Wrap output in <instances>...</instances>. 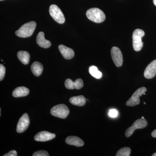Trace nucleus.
<instances>
[{
	"label": "nucleus",
	"mask_w": 156,
	"mask_h": 156,
	"mask_svg": "<svg viewBox=\"0 0 156 156\" xmlns=\"http://www.w3.org/2000/svg\"><path fill=\"white\" fill-rule=\"evenodd\" d=\"M36 26L37 23L35 21L29 22L23 25L15 32V34L20 37H28L32 35Z\"/></svg>",
	"instance_id": "nucleus-1"
},
{
	"label": "nucleus",
	"mask_w": 156,
	"mask_h": 156,
	"mask_svg": "<svg viewBox=\"0 0 156 156\" xmlns=\"http://www.w3.org/2000/svg\"><path fill=\"white\" fill-rule=\"evenodd\" d=\"M86 15L89 20L96 23L103 22L106 18L103 11L98 8H92L89 9L87 11Z\"/></svg>",
	"instance_id": "nucleus-2"
},
{
	"label": "nucleus",
	"mask_w": 156,
	"mask_h": 156,
	"mask_svg": "<svg viewBox=\"0 0 156 156\" xmlns=\"http://www.w3.org/2000/svg\"><path fill=\"white\" fill-rule=\"evenodd\" d=\"M144 32L139 29L135 30L133 32L132 36L133 47L135 51H139L142 49L143 46L142 37L144 36Z\"/></svg>",
	"instance_id": "nucleus-3"
},
{
	"label": "nucleus",
	"mask_w": 156,
	"mask_h": 156,
	"mask_svg": "<svg viewBox=\"0 0 156 156\" xmlns=\"http://www.w3.org/2000/svg\"><path fill=\"white\" fill-rule=\"evenodd\" d=\"M51 115L54 116L66 119L69 113V109L64 104H60L53 107L50 111Z\"/></svg>",
	"instance_id": "nucleus-4"
},
{
	"label": "nucleus",
	"mask_w": 156,
	"mask_h": 156,
	"mask_svg": "<svg viewBox=\"0 0 156 156\" xmlns=\"http://www.w3.org/2000/svg\"><path fill=\"white\" fill-rule=\"evenodd\" d=\"M49 12L50 16L58 23L62 24L65 21L63 13L56 5H52L50 6Z\"/></svg>",
	"instance_id": "nucleus-5"
},
{
	"label": "nucleus",
	"mask_w": 156,
	"mask_h": 156,
	"mask_svg": "<svg viewBox=\"0 0 156 156\" xmlns=\"http://www.w3.org/2000/svg\"><path fill=\"white\" fill-rule=\"evenodd\" d=\"M146 91L147 89L144 87L137 89L126 102V105L128 106H134L139 105L140 103V97L144 94Z\"/></svg>",
	"instance_id": "nucleus-6"
},
{
	"label": "nucleus",
	"mask_w": 156,
	"mask_h": 156,
	"mask_svg": "<svg viewBox=\"0 0 156 156\" xmlns=\"http://www.w3.org/2000/svg\"><path fill=\"white\" fill-rule=\"evenodd\" d=\"M147 125V121L145 119L142 118L136 120L131 127H129L126 130V137H129L132 135L136 129H142L145 128Z\"/></svg>",
	"instance_id": "nucleus-7"
},
{
	"label": "nucleus",
	"mask_w": 156,
	"mask_h": 156,
	"mask_svg": "<svg viewBox=\"0 0 156 156\" xmlns=\"http://www.w3.org/2000/svg\"><path fill=\"white\" fill-rule=\"evenodd\" d=\"M111 56L113 61L117 67H121L123 64L122 54L119 48L114 47L112 48Z\"/></svg>",
	"instance_id": "nucleus-8"
},
{
	"label": "nucleus",
	"mask_w": 156,
	"mask_h": 156,
	"mask_svg": "<svg viewBox=\"0 0 156 156\" xmlns=\"http://www.w3.org/2000/svg\"><path fill=\"white\" fill-rule=\"evenodd\" d=\"M30 123V121L28 114H24L18 121L17 127V132L21 133L25 131L28 128Z\"/></svg>",
	"instance_id": "nucleus-9"
},
{
	"label": "nucleus",
	"mask_w": 156,
	"mask_h": 156,
	"mask_svg": "<svg viewBox=\"0 0 156 156\" xmlns=\"http://www.w3.org/2000/svg\"><path fill=\"white\" fill-rule=\"evenodd\" d=\"M56 135L53 133H50L48 131H43L39 132L34 136V140L36 141H49L54 139Z\"/></svg>",
	"instance_id": "nucleus-10"
},
{
	"label": "nucleus",
	"mask_w": 156,
	"mask_h": 156,
	"mask_svg": "<svg viewBox=\"0 0 156 156\" xmlns=\"http://www.w3.org/2000/svg\"><path fill=\"white\" fill-rule=\"evenodd\" d=\"M65 86L69 89H80L84 86L83 81L81 79H77L74 82L68 79L65 82Z\"/></svg>",
	"instance_id": "nucleus-11"
},
{
	"label": "nucleus",
	"mask_w": 156,
	"mask_h": 156,
	"mask_svg": "<svg viewBox=\"0 0 156 156\" xmlns=\"http://www.w3.org/2000/svg\"><path fill=\"white\" fill-rule=\"evenodd\" d=\"M156 75V59L151 62L146 67L144 72V76L147 79H152Z\"/></svg>",
	"instance_id": "nucleus-12"
},
{
	"label": "nucleus",
	"mask_w": 156,
	"mask_h": 156,
	"mask_svg": "<svg viewBox=\"0 0 156 156\" xmlns=\"http://www.w3.org/2000/svg\"><path fill=\"white\" fill-rule=\"evenodd\" d=\"M58 48L62 55L65 59H72L74 56L75 53L73 49L63 45H59Z\"/></svg>",
	"instance_id": "nucleus-13"
},
{
	"label": "nucleus",
	"mask_w": 156,
	"mask_h": 156,
	"mask_svg": "<svg viewBox=\"0 0 156 156\" xmlns=\"http://www.w3.org/2000/svg\"><path fill=\"white\" fill-rule=\"evenodd\" d=\"M37 44L41 48H48L51 46V42L45 39L44 34L43 32H40L37 37Z\"/></svg>",
	"instance_id": "nucleus-14"
},
{
	"label": "nucleus",
	"mask_w": 156,
	"mask_h": 156,
	"mask_svg": "<svg viewBox=\"0 0 156 156\" xmlns=\"http://www.w3.org/2000/svg\"><path fill=\"white\" fill-rule=\"evenodd\" d=\"M66 142L69 145L76 147H82L84 145V141L79 137L76 136H69L66 139Z\"/></svg>",
	"instance_id": "nucleus-15"
},
{
	"label": "nucleus",
	"mask_w": 156,
	"mask_h": 156,
	"mask_svg": "<svg viewBox=\"0 0 156 156\" xmlns=\"http://www.w3.org/2000/svg\"><path fill=\"white\" fill-rule=\"evenodd\" d=\"M30 90L25 87H21L16 88L13 92L12 95L14 97H24L29 94Z\"/></svg>",
	"instance_id": "nucleus-16"
},
{
	"label": "nucleus",
	"mask_w": 156,
	"mask_h": 156,
	"mask_svg": "<svg viewBox=\"0 0 156 156\" xmlns=\"http://www.w3.org/2000/svg\"><path fill=\"white\" fill-rule=\"evenodd\" d=\"M32 72L36 76H41L44 70V67L41 63L38 62H35L31 66Z\"/></svg>",
	"instance_id": "nucleus-17"
},
{
	"label": "nucleus",
	"mask_w": 156,
	"mask_h": 156,
	"mask_svg": "<svg viewBox=\"0 0 156 156\" xmlns=\"http://www.w3.org/2000/svg\"><path fill=\"white\" fill-rule=\"evenodd\" d=\"M69 101L73 105L83 106L86 103V99L83 95H79L71 98L69 99Z\"/></svg>",
	"instance_id": "nucleus-18"
},
{
	"label": "nucleus",
	"mask_w": 156,
	"mask_h": 156,
	"mask_svg": "<svg viewBox=\"0 0 156 156\" xmlns=\"http://www.w3.org/2000/svg\"><path fill=\"white\" fill-rule=\"evenodd\" d=\"M17 57L23 64H28L30 60V55L27 51H20L17 54Z\"/></svg>",
	"instance_id": "nucleus-19"
},
{
	"label": "nucleus",
	"mask_w": 156,
	"mask_h": 156,
	"mask_svg": "<svg viewBox=\"0 0 156 156\" xmlns=\"http://www.w3.org/2000/svg\"><path fill=\"white\" fill-rule=\"evenodd\" d=\"M89 72L92 76L96 79H100L102 77V73L98 70L96 66H92L89 67Z\"/></svg>",
	"instance_id": "nucleus-20"
},
{
	"label": "nucleus",
	"mask_w": 156,
	"mask_h": 156,
	"mask_svg": "<svg viewBox=\"0 0 156 156\" xmlns=\"http://www.w3.org/2000/svg\"><path fill=\"white\" fill-rule=\"evenodd\" d=\"M131 150L130 148L128 147H123L118 151L116 156H129L131 154Z\"/></svg>",
	"instance_id": "nucleus-21"
},
{
	"label": "nucleus",
	"mask_w": 156,
	"mask_h": 156,
	"mask_svg": "<svg viewBox=\"0 0 156 156\" xmlns=\"http://www.w3.org/2000/svg\"><path fill=\"white\" fill-rule=\"evenodd\" d=\"M6 69L2 64L0 65V81H2L5 77Z\"/></svg>",
	"instance_id": "nucleus-22"
},
{
	"label": "nucleus",
	"mask_w": 156,
	"mask_h": 156,
	"mask_svg": "<svg viewBox=\"0 0 156 156\" xmlns=\"http://www.w3.org/2000/svg\"><path fill=\"white\" fill-rule=\"evenodd\" d=\"M33 156H49V154L48 152L45 151H39L34 153Z\"/></svg>",
	"instance_id": "nucleus-23"
},
{
	"label": "nucleus",
	"mask_w": 156,
	"mask_h": 156,
	"mask_svg": "<svg viewBox=\"0 0 156 156\" xmlns=\"http://www.w3.org/2000/svg\"><path fill=\"white\" fill-rule=\"evenodd\" d=\"M118 112L115 109H112L109 112V115L112 118H115L118 115Z\"/></svg>",
	"instance_id": "nucleus-24"
},
{
	"label": "nucleus",
	"mask_w": 156,
	"mask_h": 156,
	"mask_svg": "<svg viewBox=\"0 0 156 156\" xmlns=\"http://www.w3.org/2000/svg\"><path fill=\"white\" fill-rule=\"evenodd\" d=\"M4 156H17V154L16 151L14 150H12L10 151L8 153L4 155Z\"/></svg>",
	"instance_id": "nucleus-25"
},
{
	"label": "nucleus",
	"mask_w": 156,
	"mask_h": 156,
	"mask_svg": "<svg viewBox=\"0 0 156 156\" xmlns=\"http://www.w3.org/2000/svg\"><path fill=\"white\" fill-rule=\"evenodd\" d=\"M151 135L153 137H156V129L152 132Z\"/></svg>",
	"instance_id": "nucleus-26"
},
{
	"label": "nucleus",
	"mask_w": 156,
	"mask_h": 156,
	"mask_svg": "<svg viewBox=\"0 0 156 156\" xmlns=\"http://www.w3.org/2000/svg\"><path fill=\"white\" fill-rule=\"evenodd\" d=\"M154 5L156 6V0H153Z\"/></svg>",
	"instance_id": "nucleus-27"
},
{
	"label": "nucleus",
	"mask_w": 156,
	"mask_h": 156,
	"mask_svg": "<svg viewBox=\"0 0 156 156\" xmlns=\"http://www.w3.org/2000/svg\"><path fill=\"white\" fill-rule=\"evenodd\" d=\"M152 156H156V152L154 153L152 155Z\"/></svg>",
	"instance_id": "nucleus-28"
},
{
	"label": "nucleus",
	"mask_w": 156,
	"mask_h": 156,
	"mask_svg": "<svg viewBox=\"0 0 156 156\" xmlns=\"http://www.w3.org/2000/svg\"><path fill=\"white\" fill-rule=\"evenodd\" d=\"M142 118V119H144V117H142V118Z\"/></svg>",
	"instance_id": "nucleus-29"
},
{
	"label": "nucleus",
	"mask_w": 156,
	"mask_h": 156,
	"mask_svg": "<svg viewBox=\"0 0 156 156\" xmlns=\"http://www.w3.org/2000/svg\"><path fill=\"white\" fill-rule=\"evenodd\" d=\"M144 104H146L145 102H144Z\"/></svg>",
	"instance_id": "nucleus-30"
},
{
	"label": "nucleus",
	"mask_w": 156,
	"mask_h": 156,
	"mask_svg": "<svg viewBox=\"0 0 156 156\" xmlns=\"http://www.w3.org/2000/svg\"><path fill=\"white\" fill-rule=\"evenodd\" d=\"M0 1H4V0H0Z\"/></svg>",
	"instance_id": "nucleus-31"
}]
</instances>
